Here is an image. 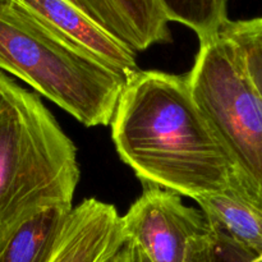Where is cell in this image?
I'll return each instance as SVG.
<instances>
[{
  "label": "cell",
  "mask_w": 262,
  "mask_h": 262,
  "mask_svg": "<svg viewBox=\"0 0 262 262\" xmlns=\"http://www.w3.org/2000/svg\"><path fill=\"white\" fill-rule=\"evenodd\" d=\"M220 35L235 49L251 84L262 100V17L229 19Z\"/></svg>",
  "instance_id": "7c38bea8"
},
{
  "label": "cell",
  "mask_w": 262,
  "mask_h": 262,
  "mask_svg": "<svg viewBox=\"0 0 262 262\" xmlns=\"http://www.w3.org/2000/svg\"><path fill=\"white\" fill-rule=\"evenodd\" d=\"M112 137L138 179L194 201L228 188L235 176L187 74L140 71L130 77L113 117Z\"/></svg>",
  "instance_id": "6da1fadb"
},
{
  "label": "cell",
  "mask_w": 262,
  "mask_h": 262,
  "mask_svg": "<svg viewBox=\"0 0 262 262\" xmlns=\"http://www.w3.org/2000/svg\"><path fill=\"white\" fill-rule=\"evenodd\" d=\"M0 71L86 127L112 124L128 78L13 5H0Z\"/></svg>",
  "instance_id": "3957f363"
},
{
  "label": "cell",
  "mask_w": 262,
  "mask_h": 262,
  "mask_svg": "<svg viewBox=\"0 0 262 262\" xmlns=\"http://www.w3.org/2000/svg\"><path fill=\"white\" fill-rule=\"evenodd\" d=\"M122 223L125 238L151 262H184L191 239L212 235L201 209L186 206L181 194L152 184H146Z\"/></svg>",
  "instance_id": "5b68a950"
},
{
  "label": "cell",
  "mask_w": 262,
  "mask_h": 262,
  "mask_svg": "<svg viewBox=\"0 0 262 262\" xmlns=\"http://www.w3.org/2000/svg\"><path fill=\"white\" fill-rule=\"evenodd\" d=\"M214 234L191 239L184 262H212Z\"/></svg>",
  "instance_id": "5bb4252c"
},
{
  "label": "cell",
  "mask_w": 262,
  "mask_h": 262,
  "mask_svg": "<svg viewBox=\"0 0 262 262\" xmlns=\"http://www.w3.org/2000/svg\"><path fill=\"white\" fill-rule=\"evenodd\" d=\"M212 262H262L251 252L220 237H214Z\"/></svg>",
  "instance_id": "4fadbf2b"
},
{
  "label": "cell",
  "mask_w": 262,
  "mask_h": 262,
  "mask_svg": "<svg viewBox=\"0 0 262 262\" xmlns=\"http://www.w3.org/2000/svg\"><path fill=\"white\" fill-rule=\"evenodd\" d=\"M212 234L262 261V200L235 171L228 188L196 200Z\"/></svg>",
  "instance_id": "9c48e42d"
},
{
  "label": "cell",
  "mask_w": 262,
  "mask_h": 262,
  "mask_svg": "<svg viewBox=\"0 0 262 262\" xmlns=\"http://www.w3.org/2000/svg\"><path fill=\"white\" fill-rule=\"evenodd\" d=\"M109 262H143V253L133 241L127 239Z\"/></svg>",
  "instance_id": "9a60e30c"
},
{
  "label": "cell",
  "mask_w": 262,
  "mask_h": 262,
  "mask_svg": "<svg viewBox=\"0 0 262 262\" xmlns=\"http://www.w3.org/2000/svg\"><path fill=\"white\" fill-rule=\"evenodd\" d=\"M142 253H143V252H142ZM143 262H151L150 260H148V258H147V256H146L145 253H143Z\"/></svg>",
  "instance_id": "e0dca14e"
},
{
  "label": "cell",
  "mask_w": 262,
  "mask_h": 262,
  "mask_svg": "<svg viewBox=\"0 0 262 262\" xmlns=\"http://www.w3.org/2000/svg\"><path fill=\"white\" fill-rule=\"evenodd\" d=\"M169 22H178L194 31L200 43L220 33L228 18V0H159Z\"/></svg>",
  "instance_id": "8fae6325"
},
{
  "label": "cell",
  "mask_w": 262,
  "mask_h": 262,
  "mask_svg": "<svg viewBox=\"0 0 262 262\" xmlns=\"http://www.w3.org/2000/svg\"><path fill=\"white\" fill-rule=\"evenodd\" d=\"M9 5L18 8L64 41L120 72L128 79L140 72L135 51L66 0H12Z\"/></svg>",
  "instance_id": "8992f818"
},
{
  "label": "cell",
  "mask_w": 262,
  "mask_h": 262,
  "mask_svg": "<svg viewBox=\"0 0 262 262\" xmlns=\"http://www.w3.org/2000/svg\"><path fill=\"white\" fill-rule=\"evenodd\" d=\"M125 241L115 206L87 199L71 211L49 262H109Z\"/></svg>",
  "instance_id": "52a82bcc"
},
{
  "label": "cell",
  "mask_w": 262,
  "mask_h": 262,
  "mask_svg": "<svg viewBox=\"0 0 262 262\" xmlns=\"http://www.w3.org/2000/svg\"><path fill=\"white\" fill-rule=\"evenodd\" d=\"M12 0H0V5H9Z\"/></svg>",
  "instance_id": "2e32d148"
},
{
  "label": "cell",
  "mask_w": 262,
  "mask_h": 262,
  "mask_svg": "<svg viewBox=\"0 0 262 262\" xmlns=\"http://www.w3.org/2000/svg\"><path fill=\"white\" fill-rule=\"evenodd\" d=\"M188 81L197 104L235 171L262 200V100L232 43L217 35L200 43Z\"/></svg>",
  "instance_id": "277c9868"
},
{
  "label": "cell",
  "mask_w": 262,
  "mask_h": 262,
  "mask_svg": "<svg viewBox=\"0 0 262 262\" xmlns=\"http://www.w3.org/2000/svg\"><path fill=\"white\" fill-rule=\"evenodd\" d=\"M73 207H50L26 222L0 252V262H49Z\"/></svg>",
  "instance_id": "30bf717a"
},
{
  "label": "cell",
  "mask_w": 262,
  "mask_h": 262,
  "mask_svg": "<svg viewBox=\"0 0 262 262\" xmlns=\"http://www.w3.org/2000/svg\"><path fill=\"white\" fill-rule=\"evenodd\" d=\"M77 147L40 97L0 71V252L26 222L73 207Z\"/></svg>",
  "instance_id": "7a4b0ae2"
},
{
  "label": "cell",
  "mask_w": 262,
  "mask_h": 262,
  "mask_svg": "<svg viewBox=\"0 0 262 262\" xmlns=\"http://www.w3.org/2000/svg\"><path fill=\"white\" fill-rule=\"evenodd\" d=\"M135 53L171 40L159 0H66Z\"/></svg>",
  "instance_id": "ba28073f"
}]
</instances>
